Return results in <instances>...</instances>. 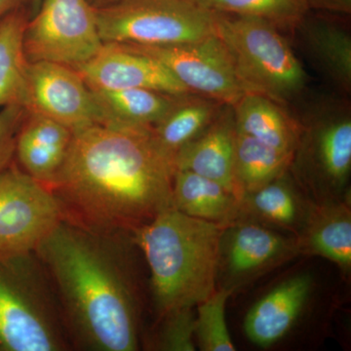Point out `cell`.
Returning <instances> with one entry per match:
<instances>
[{"mask_svg":"<svg viewBox=\"0 0 351 351\" xmlns=\"http://www.w3.org/2000/svg\"><path fill=\"white\" fill-rule=\"evenodd\" d=\"M73 350L137 351L144 339L141 251L128 232L62 219L39 244Z\"/></svg>","mask_w":351,"mask_h":351,"instance_id":"obj_1","label":"cell"},{"mask_svg":"<svg viewBox=\"0 0 351 351\" xmlns=\"http://www.w3.org/2000/svg\"><path fill=\"white\" fill-rule=\"evenodd\" d=\"M175 172L152 129L94 124L73 131L49 189L66 221L133 234L173 207Z\"/></svg>","mask_w":351,"mask_h":351,"instance_id":"obj_2","label":"cell"},{"mask_svg":"<svg viewBox=\"0 0 351 351\" xmlns=\"http://www.w3.org/2000/svg\"><path fill=\"white\" fill-rule=\"evenodd\" d=\"M226 226L170 207L133 233L149 267L156 320L175 309L195 307L216 291Z\"/></svg>","mask_w":351,"mask_h":351,"instance_id":"obj_3","label":"cell"},{"mask_svg":"<svg viewBox=\"0 0 351 351\" xmlns=\"http://www.w3.org/2000/svg\"><path fill=\"white\" fill-rule=\"evenodd\" d=\"M73 350L36 252L0 262V351Z\"/></svg>","mask_w":351,"mask_h":351,"instance_id":"obj_4","label":"cell"},{"mask_svg":"<svg viewBox=\"0 0 351 351\" xmlns=\"http://www.w3.org/2000/svg\"><path fill=\"white\" fill-rule=\"evenodd\" d=\"M215 34L230 51L246 93L263 95L285 107L306 90V71L276 25L215 12Z\"/></svg>","mask_w":351,"mask_h":351,"instance_id":"obj_5","label":"cell"},{"mask_svg":"<svg viewBox=\"0 0 351 351\" xmlns=\"http://www.w3.org/2000/svg\"><path fill=\"white\" fill-rule=\"evenodd\" d=\"M291 175L315 203L350 200L351 110L346 100L323 101L307 113Z\"/></svg>","mask_w":351,"mask_h":351,"instance_id":"obj_6","label":"cell"},{"mask_svg":"<svg viewBox=\"0 0 351 351\" xmlns=\"http://www.w3.org/2000/svg\"><path fill=\"white\" fill-rule=\"evenodd\" d=\"M96 15L104 43L177 45L215 34V12L198 0H122Z\"/></svg>","mask_w":351,"mask_h":351,"instance_id":"obj_7","label":"cell"},{"mask_svg":"<svg viewBox=\"0 0 351 351\" xmlns=\"http://www.w3.org/2000/svg\"><path fill=\"white\" fill-rule=\"evenodd\" d=\"M104 44L96 9L88 0H41L24 34L29 63L52 62L73 68L89 61Z\"/></svg>","mask_w":351,"mask_h":351,"instance_id":"obj_8","label":"cell"},{"mask_svg":"<svg viewBox=\"0 0 351 351\" xmlns=\"http://www.w3.org/2000/svg\"><path fill=\"white\" fill-rule=\"evenodd\" d=\"M63 219L49 188L14 164L0 173V262L34 253Z\"/></svg>","mask_w":351,"mask_h":351,"instance_id":"obj_9","label":"cell"},{"mask_svg":"<svg viewBox=\"0 0 351 351\" xmlns=\"http://www.w3.org/2000/svg\"><path fill=\"white\" fill-rule=\"evenodd\" d=\"M163 64L191 93L234 106L246 94L230 51L216 34L167 46L124 44Z\"/></svg>","mask_w":351,"mask_h":351,"instance_id":"obj_10","label":"cell"},{"mask_svg":"<svg viewBox=\"0 0 351 351\" xmlns=\"http://www.w3.org/2000/svg\"><path fill=\"white\" fill-rule=\"evenodd\" d=\"M299 255L293 235L240 219L226 226L221 235L217 287L234 293Z\"/></svg>","mask_w":351,"mask_h":351,"instance_id":"obj_11","label":"cell"},{"mask_svg":"<svg viewBox=\"0 0 351 351\" xmlns=\"http://www.w3.org/2000/svg\"><path fill=\"white\" fill-rule=\"evenodd\" d=\"M22 105L75 131L101 123L93 92L71 66L52 62L29 63Z\"/></svg>","mask_w":351,"mask_h":351,"instance_id":"obj_12","label":"cell"},{"mask_svg":"<svg viewBox=\"0 0 351 351\" xmlns=\"http://www.w3.org/2000/svg\"><path fill=\"white\" fill-rule=\"evenodd\" d=\"M73 69L96 91L144 88L173 95L191 93L163 64L124 44L105 43L89 61Z\"/></svg>","mask_w":351,"mask_h":351,"instance_id":"obj_13","label":"cell"},{"mask_svg":"<svg viewBox=\"0 0 351 351\" xmlns=\"http://www.w3.org/2000/svg\"><path fill=\"white\" fill-rule=\"evenodd\" d=\"M313 286V278L308 274H295L274 286L245 316L247 338L261 348L278 343L299 320Z\"/></svg>","mask_w":351,"mask_h":351,"instance_id":"obj_14","label":"cell"},{"mask_svg":"<svg viewBox=\"0 0 351 351\" xmlns=\"http://www.w3.org/2000/svg\"><path fill=\"white\" fill-rule=\"evenodd\" d=\"M235 128L232 106H223L214 121L198 137L177 152L176 170H186L218 182L234 195Z\"/></svg>","mask_w":351,"mask_h":351,"instance_id":"obj_15","label":"cell"},{"mask_svg":"<svg viewBox=\"0 0 351 351\" xmlns=\"http://www.w3.org/2000/svg\"><path fill=\"white\" fill-rule=\"evenodd\" d=\"M240 219L290 232L297 237L306 221L311 200L290 171L255 191L240 196Z\"/></svg>","mask_w":351,"mask_h":351,"instance_id":"obj_16","label":"cell"},{"mask_svg":"<svg viewBox=\"0 0 351 351\" xmlns=\"http://www.w3.org/2000/svg\"><path fill=\"white\" fill-rule=\"evenodd\" d=\"M300 255L319 256L336 263L343 274L351 269L350 200L311 202L306 221L295 237Z\"/></svg>","mask_w":351,"mask_h":351,"instance_id":"obj_17","label":"cell"},{"mask_svg":"<svg viewBox=\"0 0 351 351\" xmlns=\"http://www.w3.org/2000/svg\"><path fill=\"white\" fill-rule=\"evenodd\" d=\"M232 108L237 133L294 154L301 135V122L284 106L261 94L246 93Z\"/></svg>","mask_w":351,"mask_h":351,"instance_id":"obj_18","label":"cell"},{"mask_svg":"<svg viewBox=\"0 0 351 351\" xmlns=\"http://www.w3.org/2000/svg\"><path fill=\"white\" fill-rule=\"evenodd\" d=\"M318 69L346 96L351 91V36L336 21L306 17L297 27Z\"/></svg>","mask_w":351,"mask_h":351,"instance_id":"obj_19","label":"cell"},{"mask_svg":"<svg viewBox=\"0 0 351 351\" xmlns=\"http://www.w3.org/2000/svg\"><path fill=\"white\" fill-rule=\"evenodd\" d=\"M173 207L193 218L225 226L240 217L239 196L218 182L191 171L176 170Z\"/></svg>","mask_w":351,"mask_h":351,"instance_id":"obj_20","label":"cell"},{"mask_svg":"<svg viewBox=\"0 0 351 351\" xmlns=\"http://www.w3.org/2000/svg\"><path fill=\"white\" fill-rule=\"evenodd\" d=\"M92 92L101 110V124L143 129L160 121L180 96L144 88Z\"/></svg>","mask_w":351,"mask_h":351,"instance_id":"obj_21","label":"cell"},{"mask_svg":"<svg viewBox=\"0 0 351 351\" xmlns=\"http://www.w3.org/2000/svg\"><path fill=\"white\" fill-rule=\"evenodd\" d=\"M223 106L200 95H180L169 112L152 127V136L157 145L175 158L184 145L195 140L214 121Z\"/></svg>","mask_w":351,"mask_h":351,"instance_id":"obj_22","label":"cell"},{"mask_svg":"<svg viewBox=\"0 0 351 351\" xmlns=\"http://www.w3.org/2000/svg\"><path fill=\"white\" fill-rule=\"evenodd\" d=\"M293 156L237 132L233 178L237 196L285 174L290 169Z\"/></svg>","mask_w":351,"mask_h":351,"instance_id":"obj_23","label":"cell"},{"mask_svg":"<svg viewBox=\"0 0 351 351\" xmlns=\"http://www.w3.org/2000/svg\"><path fill=\"white\" fill-rule=\"evenodd\" d=\"M27 21L22 6L0 21V108L22 104L29 66L24 49Z\"/></svg>","mask_w":351,"mask_h":351,"instance_id":"obj_24","label":"cell"},{"mask_svg":"<svg viewBox=\"0 0 351 351\" xmlns=\"http://www.w3.org/2000/svg\"><path fill=\"white\" fill-rule=\"evenodd\" d=\"M216 13L257 18L281 32L295 31L308 14L306 0H198Z\"/></svg>","mask_w":351,"mask_h":351,"instance_id":"obj_25","label":"cell"},{"mask_svg":"<svg viewBox=\"0 0 351 351\" xmlns=\"http://www.w3.org/2000/svg\"><path fill=\"white\" fill-rule=\"evenodd\" d=\"M232 291L217 287L195 313V343L203 351H235L226 320V306Z\"/></svg>","mask_w":351,"mask_h":351,"instance_id":"obj_26","label":"cell"},{"mask_svg":"<svg viewBox=\"0 0 351 351\" xmlns=\"http://www.w3.org/2000/svg\"><path fill=\"white\" fill-rule=\"evenodd\" d=\"M195 307L175 309L156 320L154 331L145 335L143 345L152 350L195 351Z\"/></svg>","mask_w":351,"mask_h":351,"instance_id":"obj_27","label":"cell"},{"mask_svg":"<svg viewBox=\"0 0 351 351\" xmlns=\"http://www.w3.org/2000/svg\"><path fill=\"white\" fill-rule=\"evenodd\" d=\"M27 110L22 104L0 108V173L13 165L16 144Z\"/></svg>","mask_w":351,"mask_h":351,"instance_id":"obj_28","label":"cell"},{"mask_svg":"<svg viewBox=\"0 0 351 351\" xmlns=\"http://www.w3.org/2000/svg\"><path fill=\"white\" fill-rule=\"evenodd\" d=\"M309 9H317L325 12L350 15L351 0H306Z\"/></svg>","mask_w":351,"mask_h":351,"instance_id":"obj_29","label":"cell"},{"mask_svg":"<svg viewBox=\"0 0 351 351\" xmlns=\"http://www.w3.org/2000/svg\"><path fill=\"white\" fill-rule=\"evenodd\" d=\"M23 0H0V21L21 6Z\"/></svg>","mask_w":351,"mask_h":351,"instance_id":"obj_30","label":"cell"},{"mask_svg":"<svg viewBox=\"0 0 351 351\" xmlns=\"http://www.w3.org/2000/svg\"><path fill=\"white\" fill-rule=\"evenodd\" d=\"M88 1L95 9H100L119 3L122 0H88Z\"/></svg>","mask_w":351,"mask_h":351,"instance_id":"obj_31","label":"cell"},{"mask_svg":"<svg viewBox=\"0 0 351 351\" xmlns=\"http://www.w3.org/2000/svg\"><path fill=\"white\" fill-rule=\"evenodd\" d=\"M40 3L41 0H31V16L36 12Z\"/></svg>","mask_w":351,"mask_h":351,"instance_id":"obj_32","label":"cell"}]
</instances>
